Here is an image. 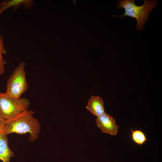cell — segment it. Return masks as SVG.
I'll list each match as a JSON object with an SVG mask.
<instances>
[{"instance_id": "4", "label": "cell", "mask_w": 162, "mask_h": 162, "mask_svg": "<svg viewBox=\"0 0 162 162\" xmlns=\"http://www.w3.org/2000/svg\"><path fill=\"white\" fill-rule=\"evenodd\" d=\"M25 62H20L7 80L5 93L11 97L19 98L28 88L25 70Z\"/></svg>"}, {"instance_id": "8", "label": "cell", "mask_w": 162, "mask_h": 162, "mask_svg": "<svg viewBox=\"0 0 162 162\" xmlns=\"http://www.w3.org/2000/svg\"><path fill=\"white\" fill-rule=\"evenodd\" d=\"M33 4L32 0H4L0 2V15L4 11L9 8L13 7L14 11L22 5H23L25 8H29Z\"/></svg>"}, {"instance_id": "5", "label": "cell", "mask_w": 162, "mask_h": 162, "mask_svg": "<svg viewBox=\"0 0 162 162\" xmlns=\"http://www.w3.org/2000/svg\"><path fill=\"white\" fill-rule=\"evenodd\" d=\"M97 126L102 133L116 136L118 131V126L114 118L105 112L97 117L96 120Z\"/></svg>"}, {"instance_id": "3", "label": "cell", "mask_w": 162, "mask_h": 162, "mask_svg": "<svg viewBox=\"0 0 162 162\" xmlns=\"http://www.w3.org/2000/svg\"><path fill=\"white\" fill-rule=\"evenodd\" d=\"M30 104V101L26 98H16L0 92V113L6 120L28 110Z\"/></svg>"}, {"instance_id": "11", "label": "cell", "mask_w": 162, "mask_h": 162, "mask_svg": "<svg viewBox=\"0 0 162 162\" xmlns=\"http://www.w3.org/2000/svg\"><path fill=\"white\" fill-rule=\"evenodd\" d=\"M0 52L3 54L7 53V51L4 46V41L0 35Z\"/></svg>"}, {"instance_id": "9", "label": "cell", "mask_w": 162, "mask_h": 162, "mask_svg": "<svg viewBox=\"0 0 162 162\" xmlns=\"http://www.w3.org/2000/svg\"><path fill=\"white\" fill-rule=\"evenodd\" d=\"M131 137L133 141L135 143L140 146L145 143L147 140L144 133L140 130L130 129Z\"/></svg>"}, {"instance_id": "1", "label": "cell", "mask_w": 162, "mask_h": 162, "mask_svg": "<svg viewBox=\"0 0 162 162\" xmlns=\"http://www.w3.org/2000/svg\"><path fill=\"white\" fill-rule=\"evenodd\" d=\"M32 110L24 111L14 118L6 120L3 132L6 135L12 133L30 134L29 139L35 141L40 132V124L38 120L34 117Z\"/></svg>"}, {"instance_id": "6", "label": "cell", "mask_w": 162, "mask_h": 162, "mask_svg": "<svg viewBox=\"0 0 162 162\" xmlns=\"http://www.w3.org/2000/svg\"><path fill=\"white\" fill-rule=\"evenodd\" d=\"M86 108L92 114L97 117L105 112L103 100L98 96H92L90 98Z\"/></svg>"}, {"instance_id": "12", "label": "cell", "mask_w": 162, "mask_h": 162, "mask_svg": "<svg viewBox=\"0 0 162 162\" xmlns=\"http://www.w3.org/2000/svg\"><path fill=\"white\" fill-rule=\"evenodd\" d=\"M6 120L2 116L0 113V132H3Z\"/></svg>"}, {"instance_id": "7", "label": "cell", "mask_w": 162, "mask_h": 162, "mask_svg": "<svg viewBox=\"0 0 162 162\" xmlns=\"http://www.w3.org/2000/svg\"><path fill=\"white\" fill-rule=\"evenodd\" d=\"M8 139L3 132H0V160L3 162H10L14 153L9 148Z\"/></svg>"}, {"instance_id": "10", "label": "cell", "mask_w": 162, "mask_h": 162, "mask_svg": "<svg viewBox=\"0 0 162 162\" xmlns=\"http://www.w3.org/2000/svg\"><path fill=\"white\" fill-rule=\"evenodd\" d=\"M2 54L0 52V75L2 74L4 71V66L6 64V61L4 59Z\"/></svg>"}, {"instance_id": "2", "label": "cell", "mask_w": 162, "mask_h": 162, "mask_svg": "<svg viewBox=\"0 0 162 162\" xmlns=\"http://www.w3.org/2000/svg\"><path fill=\"white\" fill-rule=\"evenodd\" d=\"M157 2L158 1L156 0H144L142 5L138 6L136 5L135 0H120L117 3V7L118 8L124 9V14L122 15L113 16H118L121 18L129 16L135 18L137 21L135 29L142 30L145 22L148 20L149 14L153 8L156 7Z\"/></svg>"}]
</instances>
